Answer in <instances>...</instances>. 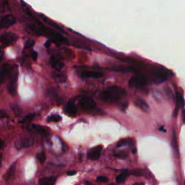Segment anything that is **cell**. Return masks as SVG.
Masks as SVG:
<instances>
[{
    "instance_id": "6da1fadb",
    "label": "cell",
    "mask_w": 185,
    "mask_h": 185,
    "mask_svg": "<svg viewBox=\"0 0 185 185\" xmlns=\"http://www.w3.org/2000/svg\"><path fill=\"white\" fill-rule=\"evenodd\" d=\"M37 24L30 25L28 27L30 29L33 31L35 34L41 35V36H45L48 37L52 41L57 44H67L68 43L67 40L66 38H64L62 35H61L59 33H56L49 28L44 27V25L40 23L38 21L36 20Z\"/></svg>"
},
{
    "instance_id": "7a4b0ae2",
    "label": "cell",
    "mask_w": 185,
    "mask_h": 185,
    "mask_svg": "<svg viewBox=\"0 0 185 185\" xmlns=\"http://www.w3.org/2000/svg\"><path fill=\"white\" fill-rule=\"evenodd\" d=\"M127 91L123 88L111 86L105 88L101 93V98L106 103H114L125 97Z\"/></svg>"
},
{
    "instance_id": "3957f363",
    "label": "cell",
    "mask_w": 185,
    "mask_h": 185,
    "mask_svg": "<svg viewBox=\"0 0 185 185\" xmlns=\"http://www.w3.org/2000/svg\"><path fill=\"white\" fill-rule=\"evenodd\" d=\"M147 85V78L143 74H137L132 76L129 81V86L132 88H143Z\"/></svg>"
},
{
    "instance_id": "277c9868",
    "label": "cell",
    "mask_w": 185,
    "mask_h": 185,
    "mask_svg": "<svg viewBox=\"0 0 185 185\" xmlns=\"http://www.w3.org/2000/svg\"><path fill=\"white\" fill-rule=\"evenodd\" d=\"M79 104L82 109L86 111H90L95 109L96 106V104L94 100H93V98L86 96L80 98L79 101Z\"/></svg>"
},
{
    "instance_id": "5b68a950",
    "label": "cell",
    "mask_w": 185,
    "mask_h": 185,
    "mask_svg": "<svg viewBox=\"0 0 185 185\" xmlns=\"http://www.w3.org/2000/svg\"><path fill=\"white\" fill-rule=\"evenodd\" d=\"M33 143H34V140L32 137H24L17 140L15 143V146L16 149L22 150L32 146Z\"/></svg>"
},
{
    "instance_id": "8992f818",
    "label": "cell",
    "mask_w": 185,
    "mask_h": 185,
    "mask_svg": "<svg viewBox=\"0 0 185 185\" xmlns=\"http://www.w3.org/2000/svg\"><path fill=\"white\" fill-rule=\"evenodd\" d=\"M18 36L15 33H5L0 36V41L4 46H10L16 41Z\"/></svg>"
},
{
    "instance_id": "52a82bcc",
    "label": "cell",
    "mask_w": 185,
    "mask_h": 185,
    "mask_svg": "<svg viewBox=\"0 0 185 185\" xmlns=\"http://www.w3.org/2000/svg\"><path fill=\"white\" fill-rule=\"evenodd\" d=\"M16 23V18L12 15H7L0 19V29L7 28L13 26Z\"/></svg>"
},
{
    "instance_id": "ba28073f",
    "label": "cell",
    "mask_w": 185,
    "mask_h": 185,
    "mask_svg": "<svg viewBox=\"0 0 185 185\" xmlns=\"http://www.w3.org/2000/svg\"><path fill=\"white\" fill-rule=\"evenodd\" d=\"M18 74L17 72H15L12 75V78L8 85V91L12 96H15L17 93V86H18Z\"/></svg>"
},
{
    "instance_id": "9c48e42d",
    "label": "cell",
    "mask_w": 185,
    "mask_h": 185,
    "mask_svg": "<svg viewBox=\"0 0 185 185\" xmlns=\"http://www.w3.org/2000/svg\"><path fill=\"white\" fill-rule=\"evenodd\" d=\"M81 76L85 78H93V79H98L104 76L101 72L98 71L93 70H84L82 72Z\"/></svg>"
},
{
    "instance_id": "30bf717a",
    "label": "cell",
    "mask_w": 185,
    "mask_h": 185,
    "mask_svg": "<svg viewBox=\"0 0 185 185\" xmlns=\"http://www.w3.org/2000/svg\"><path fill=\"white\" fill-rule=\"evenodd\" d=\"M102 148L103 147L101 146H98L96 148H93L88 153V158L89 159L93 160V161L97 160L100 157Z\"/></svg>"
},
{
    "instance_id": "8fae6325",
    "label": "cell",
    "mask_w": 185,
    "mask_h": 185,
    "mask_svg": "<svg viewBox=\"0 0 185 185\" xmlns=\"http://www.w3.org/2000/svg\"><path fill=\"white\" fill-rule=\"evenodd\" d=\"M12 70V67L10 64H4L0 69V84L5 80L6 78L9 75Z\"/></svg>"
},
{
    "instance_id": "7c38bea8",
    "label": "cell",
    "mask_w": 185,
    "mask_h": 185,
    "mask_svg": "<svg viewBox=\"0 0 185 185\" xmlns=\"http://www.w3.org/2000/svg\"><path fill=\"white\" fill-rule=\"evenodd\" d=\"M50 61H51V66H52V67L54 68L55 70L60 71L64 67V63L61 60L58 59L57 57H56V56H51Z\"/></svg>"
},
{
    "instance_id": "4fadbf2b",
    "label": "cell",
    "mask_w": 185,
    "mask_h": 185,
    "mask_svg": "<svg viewBox=\"0 0 185 185\" xmlns=\"http://www.w3.org/2000/svg\"><path fill=\"white\" fill-rule=\"evenodd\" d=\"M77 111H78V109H77L76 105L72 101H69L65 107L66 114L69 115V116H75L77 114Z\"/></svg>"
},
{
    "instance_id": "5bb4252c",
    "label": "cell",
    "mask_w": 185,
    "mask_h": 185,
    "mask_svg": "<svg viewBox=\"0 0 185 185\" xmlns=\"http://www.w3.org/2000/svg\"><path fill=\"white\" fill-rule=\"evenodd\" d=\"M135 104L137 107L139 108L140 109L145 111V112H148L149 111V105L143 98H137L135 101Z\"/></svg>"
},
{
    "instance_id": "9a60e30c",
    "label": "cell",
    "mask_w": 185,
    "mask_h": 185,
    "mask_svg": "<svg viewBox=\"0 0 185 185\" xmlns=\"http://www.w3.org/2000/svg\"><path fill=\"white\" fill-rule=\"evenodd\" d=\"M38 15H39L40 18H41V19H42L43 20H44V22L46 23V24H48L49 26H51V27L55 28V29L57 30V31H61V32H63V29L61 27H60L59 25L56 24V23H54V21H52L51 20H50L49 18H47V17L44 15L43 14H38Z\"/></svg>"
},
{
    "instance_id": "2e32d148",
    "label": "cell",
    "mask_w": 185,
    "mask_h": 185,
    "mask_svg": "<svg viewBox=\"0 0 185 185\" xmlns=\"http://www.w3.org/2000/svg\"><path fill=\"white\" fill-rule=\"evenodd\" d=\"M153 72H154V75H156V78L161 80L166 79V78L169 75V72H168L167 70L166 69H163L162 67L157 68V69H155Z\"/></svg>"
},
{
    "instance_id": "e0dca14e",
    "label": "cell",
    "mask_w": 185,
    "mask_h": 185,
    "mask_svg": "<svg viewBox=\"0 0 185 185\" xmlns=\"http://www.w3.org/2000/svg\"><path fill=\"white\" fill-rule=\"evenodd\" d=\"M56 182V178L51 176V177H44L40 179L39 185H54Z\"/></svg>"
},
{
    "instance_id": "ac0fdd59",
    "label": "cell",
    "mask_w": 185,
    "mask_h": 185,
    "mask_svg": "<svg viewBox=\"0 0 185 185\" xmlns=\"http://www.w3.org/2000/svg\"><path fill=\"white\" fill-rule=\"evenodd\" d=\"M9 1L8 0H1L0 1V13L4 14L7 12L9 11Z\"/></svg>"
},
{
    "instance_id": "d6986e66",
    "label": "cell",
    "mask_w": 185,
    "mask_h": 185,
    "mask_svg": "<svg viewBox=\"0 0 185 185\" xmlns=\"http://www.w3.org/2000/svg\"><path fill=\"white\" fill-rule=\"evenodd\" d=\"M128 176V172L127 171H124V172H122L121 174H120L119 175H118L117 176H116V181H117V183H119V184H122L123 182H124V181H125L127 178Z\"/></svg>"
},
{
    "instance_id": "ffe728a7",
    "label": "cell",
    "mask_w": 185,
    "mask_h": 185,
    "mask_svg": "<svg viewBox=\"0 0 185 185\" xmlns=\"http://www.w3.org/2000/svg\"><path fill=\"white\" fill-rule=\"evenodd\" d=\"M32 128L34 129L35 131L38 132V133L40 134H46L47 133V129L44 127L41 126V125H38V124H33Z\"/></svg>"
},
{
    "instance_id": "44dd1931",
    "label": "cell",
    "mask_w": 185,
    "mask_h": 185,
    "mask_svg": "<svg viewBox=\"0 0 185 185\" xmlns=\"http://www.w3.org/2000/svg\"><path fill=\"white\" fill-rule=\"evenodd\" d=\"M133 144V141L131 139H122L121 140L119 141V143H117V147L118 148H121L123 147V146H125L127 145Z\"/></svg>"
},
{
    "instance_id": "7402d4cb",
    "label": "cell",
    "mask_w": 185,
    "mask_h": 185,
    "mask_svg": "<svg viewBox=\"0 0 185 185\" xmlns=\"http://www.w3.org/2000/svg\"><path fill=\"white\" fill-rule=\"evenodd\" d=\"M61 117L59 115L57 114H54L51 115L49 117L47 118V121L48 122H58V121H61Z\"/></svg>"
},
{
    "instance_id": "603a6c76",
    "label": "cell",
    "mask_w": 185,
    "mask_h": 185,
    "mask_svg": "<svg viewBox=\"0 0 185 185\" xmlns=\"http://www.w3.org/2000/svg\"><path fill=\"white\" fill-rule=\"evenodd\" d=\"M176 105H177V109H179V107L184 106V99H183L182 96H181L180 93H178L177 96H176Z\"/></svg>"
},
{
    "instance_id": "cb8c5ba5",
    "label": "cell",
    "mask_w": 185,
    "mask_h": 185,
    "mask_svg": "<svg viewBox=\"0 0 185 185\" xmlns=\"http://www.w3.org/2000/svg\"><path fill=\"white\" fill-rule=\"evenodd\" d=\"M15 163H14V164L12 165V166H11V167L10 168L9 171H7V173L6 174V177L5 179L7 180L10 179V178L12 177V176H13V174H14V171H15Z\"/></svg>"
},
{
    "instance_id": "d4e9b609",
    "label": "cell",
    "mask_w": 185,
    "mask_h": 185,
    "mask_svg": "<svg viewBox=\"0 0 185 185\" xmlns=\"http://www.w3.org/2000/svg\"><path fill=\"white\" fill-rule=\"evenodd\" d=\"M37 158L38 161H39V162H41V163H44L46 159V154H45L44 152H41V153H38Z\"/></svg>"
},
{
    "instance_id": "484cf974",
    "label": "cell",
    "mask_w": 185,
    "mask_h": 185,
    "mask_svg": "<svg viewBox=\"0 0 185 185\" xmlns=\"http://www.w3.org/2000/svg\"><path fill=\"white\" fill-rule=\"evenodd\" d=\"M116 157L120 158V159H124L128 156V153L127 151H120V152L116 153L115 154Z\"/></svg>"
},
{
    "instance_id": "4316f807",
    "label": "cell",
    "mask_w": 185,
    "mask_h": 185,
    "mask_svg": "<svg viewBox=\"0 0 185 185\" xmlns=\"http://www.w3.org/2000/svg\"><path fill=\"white\" fill-rule=\"evenodd\" d=\"M35 116H36V114H30L27 115V116H26V117L23 119L22 121H20L21 123H26V122H28V121H31V120H32L33 118L35 117Z\"/></svg>"
},
{
    "instance_id": "83f0119b",
    "label": "cell",
    "mask_w": 185,
    "mask_h": 185,
    "mask_svg": "<svg viewBox=\"0 0 185 185\" xmlns=\"http://www.w3.org/2000/svg\"><path fill=\"white\" fill-rule=\"evenodd\" d=\"M54 79H56V80L60 82V83H63L66 80V77L63 75H60V74H56L54 75Z\"/></svg>"
},
{
    "instance_id": "f1b7e54d",
    "label": "cell",
    "mask_w": 185,
    "mask_h": 185,
    "mask_svg": "<svg viewBox=\"0 0 185 185\" xmlns=\"http://www.w3.org/2000/svg\"><path fill=\"white\" fill-rule=\"evenodd\" d=\"M34 44H35V41H33V40L29 39L26 41V45H25V48H26V49H30V48L33 47V46H34Z\"/></svg>"
},
{
    "instance_id": "f546056e",
    "label": "cell",
    "mask_w": 185,
    "mask_h": 185,
    "mask_svg": "<svg viewBox=\"0 0 185 185\" xmlns=\"http://www.w3.org/2000/svg\"><path fill=\"white\" fill-rule=\"evenodd\" d=\"M131 174L135 175V176H142V175L143 174V171L141 169H136V170H134V171H132Z\"/></svg>"
},
{
    "instance_id": "4dcf8cb0",
    "label": "cell",
    "mask_w": 185,
    "mask_h": 185,
    "mask_svg": "<svg viewBox=\"0 0 185 185\" xmlns=\"http://www.w3.org/2000/svg\"><path fill=\"white\" fill-rule=\"evenodd\" d=\"M97 181L101 183H106V182H108V181H109V179H108L106 176H100L97 178Z\"/></svg>"
},
{
    "instance_id": "1f68e13d",
    "label": "cell",
    "mask_w": 185,
    "mask_h": 185,
    "mask_svg": "<svg viewBox=\"0 0 185 185\" xmlns=\"http://www.w3.org/2000/svg\"><path fill=\"white\" fill-rule=\"evenodd\" d=\"M12 108L13 111H14V112L17 115L20 114L21 111H20V109L19 108V106H17V105H13V106H12Z\"/></svg>"
},
{
    "instance_id": "d6a6232c",
    "label": "cell",
    "mask_w": 185,
    "mask_h": 185,
    "mask_svg": "<svg viewBox=\"0 0 185 185\" xmlns=\"http://www.w3.org/2000/svg\"><path fill=\"white\" fill-rule=\"evenodd\" d=\"M172 144H173V146H174V148H176V146H177V143H176V137L175 136L173 137Z\"/></svg>"
},
{
    "instance_id": "836d02e7",
    "label": "cell",
    "mask_w": 185,
    "mask_h": 185,
    "mask_svg": "<svg viewBox=\"0 0 185 185\" xmlns=\"http://www.w3.org/2000/svg\"><path fill=\"white\" fill-rule=\"evenodd\" d=\"M75 174L76 171H69L67 173V174L68 176H73V175H75Z\"/></svg>"
},
{
    "instance_id": "e575fe53",
    "label": "cell",
    "mask_w": 185,
    "mask_h": 185,
    "mask_svg": "<svg viewBox=\"0 0 185 185\" xmlns=\"http://www.w3.org/2000/svg\"><path fill=\"white\" fill-rule=\"evenodd\" d=\"M32 57H33V59L34 60V61H36V60H37V58H38V54H37V53L33 52V55H32Z\"/></svg>"
},
{
    "instance_id": "d590c367",
    "label": "cell",
    "mask_w": 185,
    "mask_h": 185,
    "mask_svg": "<svg viewBox=\"0 0 185 185\" xmlns=\"http://www.w3.org/2000/svg\"><path fill=\"white\" fill-rule=\"evenodd\" d=\"M4 146V140H2L0 139V149H1V148H3V147Z\"/></svg>"
},
{
    "instance_id": "8d00e7d4",
    "label": "cell",
    "mask_w": 185,
    "mask_h": 185,
    "mask_svg": "<svg viewBox=\"0 0 185 185\" xmlns=\"http://www.w3.org/2000/svg\"><path fill=\"white\" fill-rule=\"evenodd\" d=\"M1 161H2V155L0 153V166H1Z\"/></svg>"
},
{
    "instance_id": "74e56055",
    "label": "cell",
    "mask_w": 185,
    "mask_h": 185,
    "mask_svg": "<svg viewBox=\"0 0 185 185\" xmlns=\"http://www.w3.org/2000/svg\"><path fill=\"white\" fill-rule=\"evenodd\" d=\"M183 119H184V121H185V109L184 110V111H183Z\"/></svg>"
},
{
    "instance_id": "f35d334b",
    "label": "cell",
    "mask_w": 185,
    "mask_h": 185,
    "mask_svg": "<svg viewBox=\"0 0 185 185\" xmlns=\"http://www.w3.org/2000/svg\"><path fill=\"white\" fill-rule=\"evenodd\" d=\"M2 59H3V55H2V54H1V53H0V61L2 60Z\"/></svg>"
},
{
    "instance_id": "ab89813d",
    "label": "cell",
    "mask_w": 185,
    "mask_h": 185,
    "mask_svg": "<svg viewBox=\"0 0 185 185\" xmlns=\"http://www.w3.org/2000/svg\"><path fill=\"white\" fill-rule=\"evenodd\" d=\"M134 185H144V184H143V183H136V184H135Z\"/></svg>"
},
{
    "instance_id": "60d3db41",
    "label": "cell",
    "mask_w": 185,
    "mask_h": 185,
    "mask_svg": "<svg viewBox=\"0 0 185 185\" xmlns=\"http://www.w3.org/2000/svg\"><path fill=\"white\" fill-rule=\"evenodd\" d=\"M109 185H114V184H109Z\"/></svg>"
}]
</instances>
